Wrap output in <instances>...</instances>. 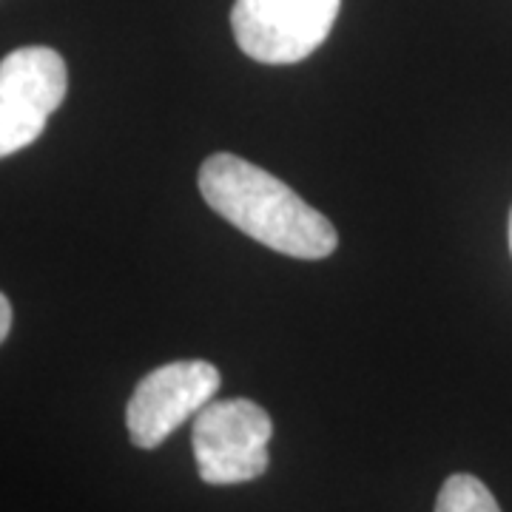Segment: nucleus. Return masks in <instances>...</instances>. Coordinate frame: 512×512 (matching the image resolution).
Listing matches in <instances>:
<instances>
[{"label":"nucleus","instance_id":"obj_2","mask_svg":"<svg viewBox=\"0 0 512 512\" xmlns=\"http://www.w3.org/2000/svg\"><path fill=\"white\" fill-rule=\"evenodd\" d=\"M271 436L274 421L251 399L208 402L191 433L197 473L211 487L254 481L268 470Z\"/></svg>","mask_w":512,"mask_h":512},{"label":"nucleus","instance_id":"obj_5","mask_svg":"<svg viewBox=\"0 0 512 512\" xmlns=\"http://www.w3.org/2000/svg\"><path fill=\"white\" fill-rule=\"evenodd\" d=\"M220 390V370L202 359H185L151 370L134 387L126 407L134 447H160L185 419L197 416Z\"/></svg>","mask_w":512,"mask_h":512},{"label":"nucleus","instance_id":"obj_7","mask_svg":"<svg viewBox=\"0 0 512 512\" xmlns=\"http://www.w3.org/2000/svg\"><path fill=\"white\" fill-rule=\"evenodd\" d=\"M9 328H12V305H9V299L0 293V345H3V339L9 336Z\"/></svg>","mask_w":512,"mask_h":512},{"label":"nucleus","instance_id":"obj_3","mask_svg":"<svg viewBox=\"0 0 512 512\" xmlns=\"http://www.w3.org/2000/svg\"><path fill=\"white\" fill-rule=\"evenodd\" d=\"M342 0H237L231 29L256 63L288 66L311 57L336 23Z\"/></svg>","mask_w":512,"mask_h":512},{"label":"nucleus","instance_id":"obj_8","mask_svg":"<svg viewBox=\"0 0 512 512\" xmlns=\"http://www.w3.org/2000/svg\"><path fill=\"white\" fill-rule=\"evenodd\" d=\"M510 251H512V211H510Z\"/></svg>","mask_w":512,"mask_h":512},{"label":"nucleus","instance_id":"obj_1","mask_svg":"<svg viewBox=\"0 0 512 512\" xmlns=\"http://www.w3.org/2000/svg\"><path fill=\"white\" fill-rule=\"evenodd\" d=\"M200 194L242 234L296 259H325L339 234L316 208L265 168L237 154H214L200 168Z\"/></svg>","mask_w":512,"mask_h":512},{"label":"nucleus","instance_id":"obj_6","mask_svg":"<svg viewBox=\"0 0 512 512\" xmlns=\"http://www.w3.org/2000/svg\"><path fill=\"white\" fill-rule=\"evenodd\" d=\"M433 512H501V507L481 478L456 473L441 484Z\"/></svg>","mask_w":512,"mask_h":512},{"label":"nucleus","instance_id":"obj_4","mask_svg":"<svg viewBox=\"0 0 512 512\" xmlns=\"http://www.w3.org/2000/svg\"><path fill=\"white\" fill-rule=\"evenodd\" d=\"M66 89V60L49 46H23L0 60V160L35 143Z\"/></svg>","mask_w":512,"mask_h":512}]
</instances>
